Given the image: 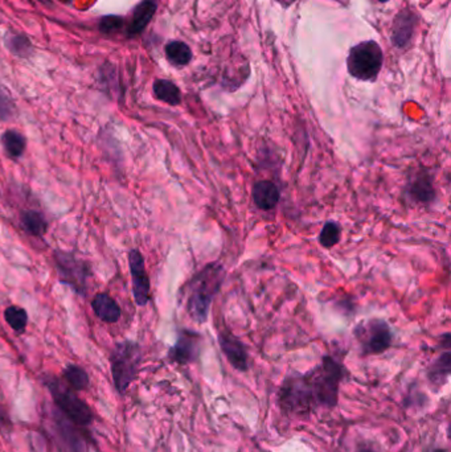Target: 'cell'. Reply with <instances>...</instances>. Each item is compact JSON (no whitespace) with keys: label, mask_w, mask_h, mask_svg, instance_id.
<instances>
[{"label":"cell","mask_w":451,"mask_h":452,"mask_svg":"<svg viewBox=\"0 0 451 452\" xmlns=\"http://www.w3.org/2000/svg\"><path fill=\"white\" fill-rule=\"evenodd\" d=\"M252 198L257 208L269 212L281 201L279 186L271 180H258L252 186Z\"/></svg>","instance_id":"5bb4252c"},{"label":"cell","mask_w":451,"mask_h":452,"mask_svg":"<svg viewBox=\"0 0 451 452\" xmlns=\"http://www.w3.org/2000/svg\"><path fill=\"white\" fill-rule=\"evenodd\" d=\"M342 238V228L336 221H327L319 233V244L324 249H332L340 242Z\"/></svg>","instance_id":"d4e9b609"},{"label":"cell","mask_w":451,"mask_h":452,"mask_svg":"<svg viewBox=\"0 0 451 452\" xmlns=\"http://www.w3.org/2000/svg\"><path fill=\"white\" fill-rule=\"evenodd\" d=\"M128 267L133 280V295L139 307H144L151 298L150 277L146 270L144 258L138 249H131L128 254Z\"/></svg>","instance_id":"9c48e42d"},{"label":"cell","mask_w":451,"mask_h":452,"mask_svg":"<svg viewBox=\"0 0 451 452\" xmlns=\"http://www.w3.org/2000/svg\"><path fill=\"white\" fill-rule=\"evenodd\" d=\"M408 201L418 207H429L437 200V189L433 174L428 171H417L412 174L405 186Z\"/></svg>","instance_id":"30bf717a"},{"label":"cell","mask_w":451,"mask_h":452,"mask_svg":"<svg viewBox=\"0 0 451 452\" xmlns=\"http://www.w3.org/2000/svg\"><path fill=\"white\" fill-rule=\"evenodd\" d=\"M167 60L176 67H185L192 60V50L183 41H171L166 46Z\"/></svg>","instance_id":"7402d4cb"},{"label":"cell","mask_w":451,"mask_h":452,"mask_svg":"<svg viewBox=\"0 0 451 452\" xmlns=\"http://www.w3.org/2000/svg\"><path fill=\"white\" fill-rule=\"evenodd\" d=\"M354 335L364 355H382L392 345V331L382 319L364 320L355 327Z\"/></svg>","instance_id":"ba28073f"},{"label":"cell","mask_w":451,"mask_h":452,"mask_svg":"<svg viewBox=\"0 0 451 452\" xmlns=\"http://www.w3.org/2000/svg\"><path fill=\"white\" fill-rule=\"evenodd\" d=\"M123 27V18L122 16H116V15H109V16H104L100 22V31L102 34H116L119 32Z\"/></svg>","instance_id":"484cf974"},{"label":"cell","mask_w":451,"mask_h":452,"mask_svg":"<svg viewBox=\"0 0 451 452\" xmlns=\"http://www.w3.org/2000/svg\"><path fill=\"white\" fill-rule=\"evenodd\" d=\"M451 371L450 348L442 352L436 361L429 367L428 377L430 383L436 386H442L447 381Z\"/></svg>","instance_id":"ac0fdd59"},{"label":"cell","mask_w":451,"mask_h":452,"mask_svg":"<svg viewBox=\"0 0 451 452\" xmlns=\"http://www.w3.org/2000/svg\"><path fill=\"white\" fill-rule=\"evenodd\" d=\"M434 452H446V451H443V450H437V451H434Z\"/></svg>","instance_id":"f546056e"},{"label":"cell","mask_w":451,"mask_h":452,"mask_svg":"<svg viewBox=\"0 0 451 452\" xmlns=\"http://www.w3.org/2000/svg\"><path fill=\"white\" fill-rule=\"evenodd\" d=\"M20 224L24 232L37 238L44 237L49 228L46 216L36 209L23 210L20 214Z\"/></svg>","instance_id":"e0dca14e"},{"label":"cell","mask_w":451,"mask_h":452,"mask_svg":"<svg viewBox=\"0 0 451 452\" xmlns=\"http://www.w3.org/2000/svg\"><path fill=\"white\" fill-rule=\"evenodd\" d=\"M4 44L7 49L18 57H29L32 55V43L27 36L8 32L4 37Z\"/></svg>","instance_id":"603a6c76"},{"label":"cell","mask_w":451,"mask_h":452,"mask_svg":"<svg viewBox=\"0 0 451 452\" xmlns=\"http://www.w3.org/2000/svg\"><path fill=\"white\" fill-rule=\"evenodd\" d=\"M142 349L134 341L116 343L110 353V368L118 395H123L138 376Z\"/></svg>","instance_id":"3957f363"},{"label":"cell","mask_w":451,"mask_h":452,"mask_svg":"<svg viewBox=\"0 0 451 452\" xmlns=\"http://www.w3.org/2000/svg\"><path fill=\"white\" fill-rule=\"evenodd\" d=\"M92 308L94 315L107 324H114L119 322L122 316L119 304L109 294L105 292H100L93 298Z\"/></svg>","instance_id":"9a60e30c"},{"label":"cell","mask_w":451,"mask_h":452,"mask_svg":"<svg viewBox=\"0 0 451 452\" xmlns=\"http://www.w3.org/2000/svg\"><path fill=\"white\" fill-rule=\"evenodd\" d=\"M154 95L158 101L170 104L179 106L182 104V92L179 86L170 80H156L152 86Z\"/></svg>","instance_id":"d6986e66"},{"label":"cell","mask_w":451,"mask_h":452,"mask_svg":"<svg viewBox=\"0 0 451 452\" xmlns=\"http://www.w3.org/2000/svg\"><path fill=\"white\" fill-rule=\"evenodd\" d=\"M49 393L61 414L76 426H89L94 419L92 409L85 404L74 390H72L62 378L46 377L44 380Z\"/></svg>","instance_id":"277c9868"},{"label":"cell","mask_w":451,"mask_h":452,"mask_svg":"<svg viewBox=\"0 0 451 452\" xmlns=\"http://www.w3.org/2000/svg\"><path fill=\"white\" fill-rule=\"evenodd\" d=\"M156 12V3L154 0H143L133 12L128 25V36H137L150 24Z\"/></svg>","instance_id":"2e32d148"},{"label":"cell","mask_w":451,"mask_h":452,"mask_svg":"<svg viewBox=\"0 0 451 452\" xmlns=\"http://www.w3.org/2000/svg\"><path fill=\"white\" fill-rule=\"evenodd\" d=\"M62 380L74 392H82L89 388V374L86 371L74 364H69L62 371Z\"/></svg>","instance_id":"44dd1931"},{"label":"cell","mask_w":451,"mask_h":452,"mask_svg":"<svg viewBox=\"0 0 451 452\" xmlns=\"http://www.w3.org/2000/svg\"><path fill=\"white\" fill-rule=\"evenodd\" d=\"M360 452H372V451H368V450H364V451H360Z\"/></svg>","instance_id":"4dcf8cb0"},{"label":"cell","mask_w":451,"mask_h":452,"mask_svg":"<svg viewBox=\"0 0 451 452\" xmlns=\"http://www.w3.org/2000/svg\"><path fill=\"white\" fill-rule=\"evenodd\" d=\"M225 278V268L220 262H210L198 270L187 283L185 310L198 324H204L215 298L219 295Z\"/></svg>","instance_id":"6da1fadb"},{"label":"cell","mask_w":451,"mask_h":452,"mask_svg":"<svg viewBox=\"0 0 451 452\" xmlns=\"http://www.w3.org/2000/svg\"><path fill=\"white\" fill-rule=\"evenodd\" d=\"M15 116V104L11 97L0 88V121L7 122Z\"/></svg>","instance_id":"4316f807"},{"label":"cell","mask_w":451,"mask_h":452,"mask_svg":"<svg viewBox=\"0 0 451 452\" xmlns=\"http://www.w3.org/2000/svg\"><path fill=\"white\" fill-rule=\"evenodd\" d=\"M279 401L283 410L292 414H306L316 407L313 388L306 374L288 377L279 392Z\"/></svg>","instance_id":"52a82bcc"},{"label":"cell","mask_w":451,"mask_h":452,"mask_svg":"<svg viewBox=\"0 0 451 452\" xmlns=\"http://www.w3.org/2000/svg\"><path fill=\"white\" fill-rule=\"evenodd\" d=\"M313 388L316 406L334 407L337 402L339 386L344 377V368L337 359L325 356L313 371L306 373Z\"/></svg>","instance_id":"7a4b0ae2"},{"label":"cell","mask_w":451,"mask_h":452,"mask_svg":"<svg viewBox=\"0 0 451 452\" xmlns=\"http://www.w3.org/2000/svg\"><path fill=\"white\" fill-rule=\"evenodd\" d=\"M4 319L7 324L18 334H23L28 324V313L19 306H10L4 311Z\"/></svg>","instance_id":"cb8c5ba5"},{"label":"cell","mask_w":451,"mask_h":452,"mask_svg":"<svg viewBox=\"0 0 451 452\" xmlns=\"http://www.w3.org/2000/svg\"><path fill=\"white\" fill-rule=\"evenodd\" d=\"M201 344L203 337L198 332L192 329H180L174 347L168 352V359L180 365L195 362L200 356Z\"/></svg>","instance_id":"8fae6325"},{"label":"cell","mask_w":451,"mask_h":452,"mask_svg":"<svg viewBox=\"0 0 451 452\" xmlns=\"http://www.w3.org/2000/svg\"><path fill=\"white\" fill-rule=\"evenodd\" d=\"M217 340L220 344L221 350L225 357L231 362L234 369L246 371L249 368V357L248 352L238 337L234 336L231 331H220L217 334Z\"/></svg>","instance_id":"7c38bea8"},{"label":"cell","mask_w":451,"mask_h":452,"mask_svg":"<svg viewBox=\"0 0 451 452\" xmlns=\"http://www.w3.org/2000/svg\"><path fill=\"white\" fill-rule=\"evenodd\" d=\"M6 426H10V420H8V418L4 416V413L0 410V427L4 429Z\"/></svg>","instance_id":"83f0119b"},{"label":"cell","mask_w":451,"mask_h":452,"mask_svg":"<svg viewBox=\"0 0 451 452\" xmlns=\"http://www.w3.org/2000/svg\"><path fill=\"white\" fill-rule=\"evenodd\" d=\"M417 23V16L410 10L401 11L396 16L392 28V43L394 47L404 49L410 43L416 31Z\"/></svg>","instance_id":"4fadbf2b"},{"label":"cell","mask_w":451,"mask_h":452,"mask_svg":"<svg viewBox=\"0 0 451 452\" xmlns=\"http://www.w3.org/2000/svg\"><path fill=\"white\" fill-rule=\"evenodd\" d=\"M53 262L56 267L58 280L70 287L80 296L88 295V283L92 278V266L90 263L79 258L77 255L64 252V250H55L53 252Z\"/></svg>","instance_id":"5b68a950"},{"label":"cell","mask_w":451,"mask_h":452,"mask_svg":"<svg viewBox=\"0 0 451 452\" xmlns=\"http://www.w3.org/2000/svg\"><path fill=\"white\" fill-rule=\"evenodd\" d=\"M384 62L382 49L376 41H363L351 48L347 58L348 73L359 81H375Z\"/></svg>","instance_id":"8992f818"},{"label":"cell","mask_w":451,"mask_h":452,"mask_svg":"<svg viewBox=\"0 0 451 452\" xmlns=\"http://www.w3.org/2000/svg\"><path fill=\"white\" fill-rule=\"evenodd\" d=\"M1 146L4 152L11 159H19L23 156L24 151L27 149V139L22 132L16 130H7L0 137Z\"/></svg>","instance_id":"ffe728a7"},{"label":"cell","mask_w":451,"mask_h":452,"mask_svg":"<svg viewBox=\"0 0 451 452\" xmlns=\"http://www.w3.org/2000/svg\"><path fill=\"white\" fill-rule=\"evenodd\" d=\"M377 1H380V3H386L388 0H377Z\"/></svg>","instance_id":"f1b7e54d"}]
</instances>
